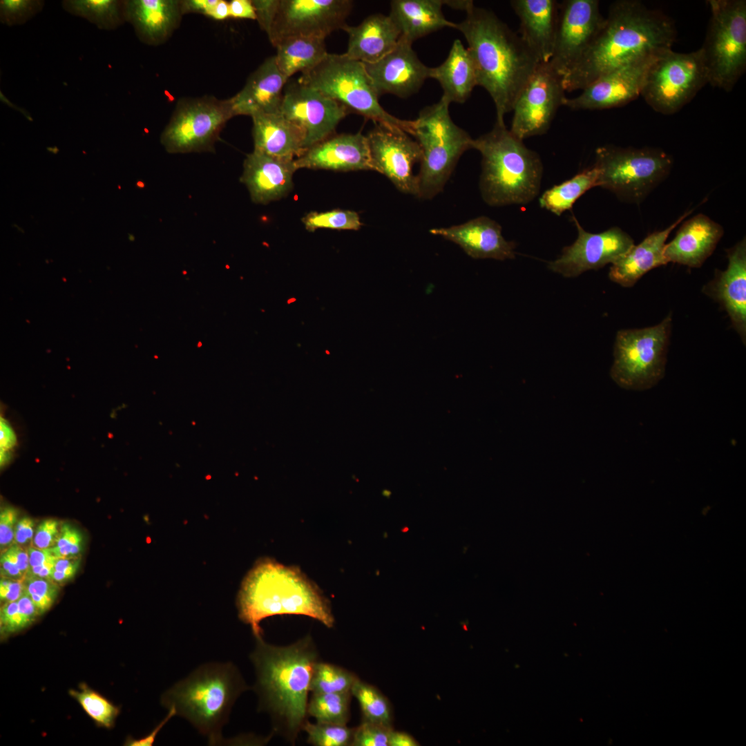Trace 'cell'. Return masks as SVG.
Masks as SVG:
<instances>
[{
  "instance_id": "51",
  "label": "cell",
  "mask_w": 746,
  "mask_h": 746,
  "mask_svg": "<svg viewBox=\"0 0 746 746\" xmlns=\"http://www.w3.org/2000/svg\"><path fill=\"white\" fill-rule=\"evenodd\" d=\"M59 522L54 519L42 521L35 529L33 546L38 548H50L57 542L60 530Z\"/></svg>"
},
{
  "instance_id": "59",
  "label": "cell",
  "mask_w": 746,
  "mask_h": 746,
  "mask_svg": "<svg viewBox=\"0 0 746 746\" xmlns=\"http://www.w3.org/2000/svg\"><path fill=\"white\" fill-rule=\"evenodd\" d=\"M1 575L14 580L24 579V575L20 570L17 563L7 549H4L1 555Z\"/></svg>"
},
{
  "instance_id": "26",
  "label": "cell",
  "mask_w": 746,
  "mask_h": 746,
  "mask_svg": "<svg viewBox=\"0 0 746 746\" xmlns=\"http://www.w3.org/2000/svg\"><path fill=\"white\" fill-rule=\"evenodd\" d=\"M288 80L279 70L275 55L267 58L250 75L244 87L229 99L234 116L280 112Z\"/></svg>"
},
{
  "instance_id": "5",
  "label": "cell",
  "mask_w": 746,
  "mask_h": 746,
  "mask_svg": "<svg viewBox=\"0 0 746 746\" xmlns=\"http://www.w3.org/2000/svg\"><path fill=\"white\" fill-rule=\"evenodd\" d=\"M481 155L480 191L492 207L526 204L539 194L543 164L539 155L514 136L505 123L473 140Z\"/></svg>"
},
{
  "instance_id": "41",
  "label": "cell",
  "mask_w": 746,
  "mask_h": 746,
  "mask_svg": "<svg viewBox=\"0 0 746 746\" xmlns=\"http://www.w3.org/2000/svg\"><path fill=\"white\" fill-rule=\"evenodd\" d=\"M79 690L70 689L69 694L81 705L84 711L99 726L110 728L114 725L119 709L86 684Z\"/></svg>"
},
{
  "instance_id": "56",
  "label": "cell",
  "mask_w": 746,
  "mask_h": 746,
  "mask_svg": "<svg viewBox=\"0 0 746 746\" xmlns=\"http://www.w3.org/2000/svg\"><path fill=\"white\" fill-rule=\"evenodd\" d=\"M35 520L30 517H23L17 522L15 533V542L17 544H28L35 535Z\"/></svg>"
},
{
  "instance_id": "60",
  "label": "cell",
  "mask_w": 746,
  "mask_h": 746,
  "mask_svg": "<svg viewBox=\"0 0 746 746\" xmlns=\"http://www.w3.org/2000/svg\"><path fill=\"white\" fill-rule=\"evenodd\" d=\"M419 743L410 734L392 729L390 731L388 746H418Z\"/></svg>"
},
{
  "instance_id": "33",
  "label": "cell",
  "mask_w": 746,
  "mask_h": 746,
  "mask_svg": "<svg viewBox=\"0 0 746 746\" xmlns=\"http://www.w3.org/2000/svg\"><path fill=\"white\" fill-rule=\"evenodd\" d=\"M442 0H393L389 17L401 32V38L413 44L416 40L456 23L444 17Z\"/></svg>"
},
{
  "instance_id": "13",
  "label": "cell",
  "mask_w": 746,
  "mask_h": 746,
  "mask_svg": "<svg viewBox=\"0 0 746 746\" xmlns=\"http://www.w3.org/2000/svg\"><path fill=\"white\" fill-rule=\"evenodd\" d=\"M233 117L229 99H182L161 134V144L169 153L213 151L220 132Z\"/></svg>"
},
{
  "instance_id": "3",
  "label": "cell",
  "mask_w": 746,
  "mask_h": 746,
  "mask_svg": "<svg viewBox=\"0 0 746 746\" xmlns=\"http://www.w3.org/2000/svg\"><path fill=\"white\" fill-rule=\"evenodd\" d=\"M255 639L250 658L259 709L271 716L276 731L294 743L306 721L316 647L309 636L285 647L270 644L262 636Z\"/></svg>"
},
{
  "instance_id": "30",
  "label": "cell",
  "mask_w": 746,
  "mask_h": 746,
  "mask_svg": "<svg viewBox=\"0 0 746 746\" xmlns=\"http://www.w3.org/2000/svg\"><path fill=\"white\" fill-rule=\"evenodd\" d=\"M182 15L181 1H124L125 21L133 26L140 40L149 45L164 42L180 25Z\"/></svg>"
},
{
  "instance_id": "47",
  "label": "cell",
  "mask_w": 746,
  "mask_h": 746,
  "mask_svg": "<svg viewBox=\"0 0 746 746\" xmlns=\"http://www.w3.org/2000/svg\"><path fill=\"white\" fill-rule=\"evenodd\" d=\"M392 727L367 721H363L354 728L350 745L353 746H388V738Z\"/></svg>"
},
{
  "instance_id": "39",
  "label": "cell",
  "mask_w": 746,
  "mask_h": 746,
  "mask_svg": "<svg viewBox=\"0 0 746 746\" xmlns=\"http://www.w3.org/2000/svg\"><path fill=\"white\" fill-rule=\"evenodd\" d=\"M351 696V692L312 694L307 704V714L316 722L347 725Z\"/></svg>"
},
{
  "instance_id": "27",
  "label": "cell",
  "mask_w": 746,
  "mask_h": 746,
  "mask_svg": "<svg viewBox=\"0 0 746 746\" xmlns=\"http://www.w3.org/2000/svg\"><path fill=\"white\" fill-rule=\"evenodd\" d=\"M510 6L519 20V36L539 62L553 55L557 34L560 3L555 0H512Z\"/></svg>"
},
{
  "instance_id": "8",
  "label": "cell",
  "mask_w": 746,
  "mask_h": 746,
  "mask_svg": "<svg viewBox=\"0 0 746 746\" xmlns=\"http://www.w3.org/2000/svg\"><path fill=\"white\" fill-rule=\"evenodd\" d=\"M449 105L441 97L414 120L412 135L422 152L417 175L420 198L430 199L441 192L461 155L472 149L473 139L452 120Z\"/></svg>"
},
{
  "instance_id": "19",
  "label": "cell",
  "mask_w": 746,
  "mask_h": 746,
  "mask_svg": "<svg viewBox=\"0 0 746 746\" xmlns=\"http://www.w3.org/2000/svg\"><path fill=\"white\" fill-rule=\"evenodd\" d=\"M375 124L366 135L372 170L386 176L400 191L417 197L412 168L422 159L419 144L403 131Z\"/></svg>"
},
{
  "instance_id": "6",
  "label": "cell",
  "mask_w": 746,
  "mask_h": 746,
  "mask_svg": "<svg viewBox=\"0 0 746 746\" xmlns=\"http://www.w3.org/2000/svg\"><path fill=\"white\" fill-rule=\"evenodd\" d=\"M247 689L231 662H207L169 688L161 703L167 709L173 708L176 716L188 720L215 745L224 742L222 728L236 699Z\"/></svg>"
},
{
  "instance_id": "1",
  "label": "cell",
  "mask_w": 746,
  "mask_h": 746,
  "mask_svg": "<svg viewBox=\"0 0 746 746\" xmlns=\"http://www.w3.org/2000/svg\"><path fill=\"white\" fill-rule=\"evenodd\" d=\"M675 25L668 16L638 0L613 2L586 51L563 75L566 92L582 90L626 64L672 49Z\"/></svg>"
},
{
  "instance_id": "55",
  "label": "cell",
  "mask_w": 746,
  "mask_h": 746,
  "mask_svg": "<svg viewBox=\"0 0 746 746\" xmlns=\"http://www.w3.org/2000/svg\"><path fill=\"white\" fill-rule=\"evenodd\" d=\"M218 0H184L181 1L183 15L188 13L202 14L211 17Z\"/></svg>"
},
{
  "instance_id": "15",
  "label": "cell",
  "mask_w": 746,
  "mask_h": 746,
  "mask_svg": "<svg viewBox=\"0 0 746 746\" xmlns=\"http://www.w3.org/2000/svg\"><path fill=\"white\" fill-rule=\"evenodd\" d=\"M352 6L350 0H280L269 39L275 47L292 37L326 38L343 28Z\"/></svg>"
},
{
  "instance_id": "52",
  "label": "cell",
  "mask_w": 746,
  "mask_h": 746,
  "mask_svg": "<svg viewBox=\"0 0 746 746\" xmlns=\"http://www.w3.org/2000/svg\"><path fill=\"white\" fill-rule=\"evenodd\" d=\"M19 512L12 506H6L0 513V545L1 549L12 546L15 542Z\"/></svg>"
},
{
  "instance_id": "12",
  "label": "cell",
  "mask_w": 746,
  "mask_h": 746,
  "mask_svg": "<svg viewBox=\"0 0 746 746\" xmlns=\"http://www.w3.org/2000/svg\"><path fill=\"white\" fill-rule=\"evenodd\" d=\"M708 83L701 48L686 53L669 49L660 53L649 69L640 96L653 111L672 115Z\"/></svg>"
},
{
  "instance_id": "58",
  "label": "cell",
  "mask_w": 746,
  "mask_h": 746,
  "mask_svg": "<svg viewBox=\"0 0 746 746\" xmlns=\"http://www.w3.org/2000/svg\"><path fill=\"white\" fill-rule=\"evenodd\" d=\"M176 716L175 711L173 708L168 709V713L164 718L160 722V723L153 729V730L145 737L140 739H135L133 738H128L125 742V745L129 746H151L153 745L157 735L162 727L173 717Z\"/></svg>"
},
{
  "instance_id": "14",
  "label": "cell",
  "mask_w": 746,
  "mask_h": 746,
  "mask_svg": "<svg viewBox=\"0 0 746 746\" xmlns=\"http://www.w3.org/2000/svg\"><path fill=\"white\" fill-rule=\"evenodd\" d=\"M565 93L562 76L548 61L539 63L515 102L510 131L521 140L545 134Z\"/></svg>"
},
{
  "instance_id": "4",
  "label": "cell",
  "mask_w": 746,
  "mask_h": 746,
  "mask_svg": "<svg viewBox=\"0 0 746 746\" xmlns=\"http://www.w3.org/2000/svg\"><path fill=\"white\" fill-rule=\"evenodd\" d=\"M240 620L262 636L260 622L278 615L311 617L332 628L330 604L314 582L298 568L271 559L258 561L242 582L237 597Z\"/></svg>"
},
{
  "instance_id": "61",
  "label": "cell",
  "mask_w": 746,
  "mask_h": 746,
  "mask_svg": "<svg viewBox=\"0 0 746 746\" xmlns=\"http://www.w3.org/2000/svg\"><path fill=\"white\" fill-rule=\"evenodd\" d=\"M230 17L229 2L218 0L211 15L215 20H224Z\"/></svg>"
},
{
  "instance_id": "53",
  "label": "cell",
  "mask_w": 746,
  "mask_h": 746,
  "mask_svg": "<svg viewBox=\"0 0 746 746\" xmlns=\"http://www.w3.org/2000/svg\"><path fill=\"white\" fill-rule=\"evenodd\" d=\"M1 466L6 465L11 459L12 452L17 444L15 433L10 423L1 418Z\"/></svg>"
},
{
  "instance_id": "29",
  "label": "cell",
  "mask_w": 746,
  "mask_h": 746,
  "mask_svg": "<svg viewBox=\"0 0 746 746\" xmlns=\"http://www.w3.org/2000/svg\"><path fill=\"white\" fill-rule=\"evenodd\" d=\"M348 35L349 59L363 64H374L397 46L401 32L389 15L372 14L357 26L345 24L341 28Z\"/></svg>"
},
{
  "instance_id": "24",
  "label": "cell",
  "mask_w": 746,
  "mask_h": 746,
  "mask_svg": "<svg viewBox=\"0 0 746 746\" xmlns=\"http://www.w3.org/2000/svg\"><path fill=\"white\" fill-rule=\"evenodd\" d=\"M430 232L458 245L472 258L504 260L515 256L516 244L506 240L500 224L486 216L449 227L431 229Z\"/></svg>"
},
{
  "instance_id": "57",
  "label": "cell",
  "mask_w": 746,
  "mask_h": 746,
  "mask_svg": "<svg viewBox=\"0 0 746 746\" xmlns=\"http://www.w3.org/2000/svg\"><path fill=\"white\" fill-rule=\"evenodd\" d=\"M230 17L256 20L252 0H231L229 2Z\"/></svg>"
},
{
  "instance_id": "49",
  "label": "cell",
  "mask_w": 746,
  "mask_h": 746,
  "mask_svg": "<svg viewBox=\"0 0 746 746\" xmlns=\"http://www.w3.org/2000/svg\"><path fill=\"white\" fill-rule=\"evenodd\" d=\"M32 622L20 610L17 600L4 603L1 608L0 626L1 638L17 633Z\"/></svg>"
},
{
  "instance_id": "40",
  "label": "cell",
  "mask_w": 746,
  "mask_h": 746,
  "mask_svg": "<svg viewBox=\"0 0 746 746\" xmlns=\"http://www.w3.org/2000/svg\"><path fill=\"white\" fill-rule=\"evenodd\" d=\"M358 678L341 667L317 661L314 667L309 685L312 694L347 693Z\"/></svg>"
},
{
  "instance_id": "34",
  "label": "cell",
  "mask_w": 746,
  "mask_h": 746,
  "mask_svg": "<svg viewBox=\"0 0 746 746\" xmlns=\"http://www.w3.org/2000/svg\"><path fill=\"white\" fill-rule=\"evenodd\" d=\"M429 77L439 83L443 91L442 97L449 104L465 102L477 86L473 60L459 39L454 41L441 64L430 68Z\"/></svg>"
},
{
  "instance_id": "2",
  "label": "cell",
  "mask_w": 746,
  "mask_h": 746,
  "mask_svg": "<svg viewBox=\"0 0 746 746\" xmlns=\"http://www.w3.org/2000/svg\"><path fill=\"white\" fill-rule=\"evenodd\" d=\"M466 17L456 23L464 36L474 62L477 86L491 97L496 109V122L504 123L513 111L521 90L539 61L524 43L495 13L477 7L472 2Z\"/></svg>"
},
{
  "instance_id": "50",
  "label": "cell",
  "mask_w": 746,
  "mask_h": 746,
  "mask_svg": "<svg viewBox=\"0 0 746 746\" xmlns=\"http://www.w3.org/2000/svg\"><path fill=\"white\" fill-rule=\"evenodd\" d=\"M280 0H252L256 21L267 36L271 33L276 17Z\"/></svg>"
},
{
  "instance_id": "9",
  "label": "cell",
  "mask_w": 746,
  "mask_h": 746,
  "mask_svg": "<svg viewBox=\"0 0 746 746\" xmlns=\"http://www.w3.org/2000/svg\"><path fill=\"white\" fill-rule=\"evenodd\" d=\"M670 155L660 149L598 147L593 166L597 186L613 193L620 200L640 203L669 174Z\"/></svg>"
},
{
  "instance_id": "7",
  "label": "cell",
  "mask_w": 746,
  "mask_h": 746,
  "mask_svg": "<svg viewBox=\"0 0 746 746\" xmlns=\"http://www.w3.org/2000/svg\"><path fill=\"white\" fill-rule=\"evenodd\" d=\"M298 80L336 101L348 111L375 124L413 135L414 120L401 119L387 112L363 63L345 55L328 53L315 68Z\"/></svg>"
},
{
  "instance_id": "22",
  "label": "cell",
  "mask_w": 746,
  "mask_h": 746,
  "mask_svg": "<svg viewBox=\"0 0 746 746\" xmlns=\"http://www.w3.org/2000/svg\"><path fill=\"white\" fill-rule=\"evenodd\" d=\"M728 265L716 269L703 293L718 302L729 315L732 326L745 343L746 338V241L743 238L726 250Z\"/></svg>"
},
{
  "instance_id": "44",
  "label": "cell",
  "mask_w": 746,
  "mask_h": 746,
  "mask_svg": "<svg viewBox=\"0 0 746 746\" xmlns=\"http://www.w3.org/2000/svg\"><path fill=\"white\" fill-rule=\"evenodd\" d=\"M44 1L1 0L0 21L8 26L21 25L41 12Z\"/></svg>"
},
{
  "instance_id": "21",
  "label": "cell",
  "mask_w": 746,
  "mask_h": 746,
  "mask_svg": "<svg viewBox=\"0 0 746 746\" xmlns=\"http://www.w3.org/2000/svg\"><path fill=\"white\" fill-rule=\"evenodd\" d=\"M412 44L400 38L396 48L374 64H364L379 96L405 98L417 93L430 78V68L418 57Z\"/></svg>"
},
{
  "instance_id": "20",
  "label": "cell",
  "mask_w": 746,
  "mask_h": 746,
  "mask_svg": "<svg viewBox=\"0 0 746 746\" xmlns=\"http://www.w3.org/2000/svg\"><path fill=\"white\" fill-rule=\"evenodd\" d=\"M660 54L638 59L600 77L579 95L566 97L563 106L574 111H594L631 102L641 95L647 72Z\"/></svg>"
},
{
  "instance_id": "37",
  "label": "cell",
  "mask_w": 746,
  "mask_h": 746,
  "mask_svg": "<svg viewBox=\"0 0 746 746\" xmlns=\"http://www.w3.org/2000/svg\"><path fill=\"white\" fill-rule=\"evenodd\" d=\"M61 5L68 13L86 19L101 30H115L125 21L124 1L64 0Z\"/></svg>"
},
{
  "instance_id": "28",
  "label": "cell",
  "mask_w": 746,
  "mask_h": 746,
  "mask_svg": "<svg viewBox=\"0 0 746 746\" xmlns=\"http://www.w3.org/2000/svg\"><path fill=\"white\" fill-rule=\"evenodd\" d=\"M723 234L720 224L705 214H697L685 221L673 239L666 244L664 258L667 263L700 267L712 254Z\"/></svg>"
},
{
  "instance_id": "31",
  "label": "cell",
  "mask_w": 746,
  "mask_h": 746,
  "mask_svg": "<svg viewBox=\"0 0 746 746\" xmlns=\"http://www.w3.org/2000/svg\"><path fill=\"white\" fill-rule=\"evenodd\" d=\"M692 211L693 209L687 211L666 229L654 231L639 245H634L612 263L609 278L622 287H631L648 271L667 265L664 256L666 241L672 230Z\"/></svg>"
},
{
  "instance_id": "11",
  "label": "cell",
  "mask_w": 746,
  "mask_h": 746,
  "mask_svg": "<svg viewBox=\"0 0 746 746\" xmlns=\"http://www.w3.org/2000/svg\"><path fill=\"white\" fill-rule=\"evenodd\" d=\"M671 322L669 314L656 325L617 333L610 371L615 383L626 390L642 391L664 377Z\"/></svg>"
},
{
  "instance_id": "18",
  "label": "cell",
  "mask_w": 746,
  "mask_h": 746,
  "mask_svg": "<svg viewBox=\"0 0 746 746\" xmlns=\"http://www.w3.org/2000/svg\"><path fill=\"white\" fill-rule=\"evenodd\" d=\"M605 18L597 0H565L560 3L554 50L548 61L562 77L591 44Z\"/></svg>"
},
{
  "instance_id": "54",
  "label": "cell",
  "mask_w": 746,
  "mask_h": 746,
  "mask_svg": "<svg viewBox=\"0 0 746 746\" xmlns=\"http://www.w3.org/2000/svg\"><path fill=\"white\" fill-rule=\"evenodd\" d=\"M24 592L23 579H3L0 582V599L4 603L18 600Z\"/></svg>"
},
{
  "instance_id": "45",
  "label": "cell",
  "mask_w": 746,
  "mask_h": 746,
  "mask_svg": "<svg viewBox=\"0 0 746 746\" xmlns=\"http://www.w3.org/2000/svg\"><path fill=\"white\" fill-rule=\"evenodd\" d=\"M23 584L39 615L51 608L59 594L57 584L48 579L28 577L23 579Z\"/></svg>"
},
{
  "instance_id": "38",
  "label": "cell",
  "mask_w": 746,
  "mask_h": 746,
  "mask_svg": "<svg viewBox=\"0 0 746 746\" xmlns=\"http://www.w3.org/2000/svg\"><path fill=\"white\" fill-rule=\"evenodd\" d=\"M351 694L360 705L363 721L392 727L390 703L377 688L358 678L351 689Z\"/></svg>"
},
{
  "instance_id": "36",
  "label": "cell",
  "mask_w": 746,
  "mask_h": 746,
  "mask_svg": "<svg viewBox=\"0 0 746 746\" xmlns=\"http://www.w3.org/2000/svg\"><path fill=\"white\" fill-rule=\"evenodd\" d=\"M597 170L593 166L573 178L547 189L539 198V204L551 213L561 216L572 208L584 193L597 186Z\"/></svg>"
},
{
  "instance_id": "43",
  "label": "cell",
  "mask_w": 746,
  "mask_h": 746,
  "mask_svg": "<svg viewBox=\"0 0 746 746\" xmlns=\"http://www.w3.org/2000/svg\"><path fill=\"white\" fill-rule=\"evenodd\" d=\"M302 730L307 734V742L315 746L350 745L354 729L346 725L305 721Z\"/></svg>"
},
{
  "instance_id": "25",
  "label": "cell",
  "mask_w": 746,
  "mask_h": 746,
  "mask_svg": "<svg viewBox=\"0 0 746 746\" xmlns=\"http://www.w3.org/2000/svg\"><path fill=\"white\" fill-rule=\"evenodd\" d=\"M294 160L272 157L254 150L243 162L240 182L256 204H267L286 196L293 186Z\"/></svg>"
},
{
  "instance_id": "48",
  "label": "cell",
  "mask_w": 746,
  "mask_h": 746,
  "mask_svg": "<svg viewBox=\"0 0 746 746\" xmlns=\"http://www.w3.org/2000/svg\"><path fill=\"white\" fill-rule=\"evenodd\" d=\"M27 551L29 556V568L26 575L50 580L57 558L52 554L50 548L41 549L32 546H30Z\"/></svg>"
},
{
  "instance_id": "62",
  "label": "cell",
  "mask_w": 746,
  "mask_h": 746,
  "mask_svg": "<svg viewBox=\"0 0 746 746\" xmlns=\"http://www.w3.org/2000/svg\"><path fill=\"white\" fill-rule=\"evenodd\" d=\"M47 149H48V151H50L51 153H57L58 152V151H59L57 147H55V146L53 147V148L52 147H48Z\"/></svg>"
},
{
  "instance_id": "16",
  "label": "cell",
  "mask_w": 746,
  "mask_h": 746,
  "mask_svg": "<svg viewBox=\"0 0 746 746\" xmlns=\"http://www.w3.org/2000/svg\"><path fill=\"white\" fill-rule=\"evenodd\" d=\"M280 112L302 130L305 149L334 135L349 113L336 101L298 79L287 81Z\"/></svg>"
},
{
  "instance_id": "42",
  "label": "cell",
  "mask_w": 746,
  "mask_h": 746,
  "mask_svg": "<svg viewBox=\"0 0 746 746\" xmlns=\"http://www.w3.org/2000/svg\"><path fill=\"white\" fill-rule=\"evenodd\" d=\"M302 222L309 231L321 228L358 230L363 224L356 212L340 209L324 212H310L302 218Z\"/></svg>"
},
{
  "instance_id": "46",
  "label": "cell",
  "mask_w": 746,
  "mask_h": 746,
  "mask_svg": "<svg viewBox=\"0 0 746 746\" xmlns=\"http://www.w3.org/2000/svg\"><path fill=\"white\" fill-rule=\"evenodd\" d=\"M83 543L82 533L75 526L64 524L61 526L57 542L50 550L57 557L74 558L81 553Z\"/></svg>"
},
{
  "instance_id": "10",
  "label": "cell",
  "mask_w": 746,
  "mask_h": 746,
  "mask_svg": "<svg viewBox=\"0 0 746 746\" xmlns=\"http://www.w3.org/2000/svg\"><path fill=\"white\" fill-rule=\"evenodd\" d=\"M707 2L711 16L700 48L709 84L728 92L746 70V1Z\"/></svg>"
},
{
  "instance_id": "32",
  "label": "cell",
  "mask_w": 746,
  "mask_h": 746,
  "mask_svg": "<svg viewBox=\"0 0 746 746\" xmlns=\"http://www.w3.org/2000/svg\"><path fill=\"white\" fill-rule=\"evenodd\" d=\"M251 118L254 150L291 160L306 150L302 130L280 112L257 114Z\"/></svg>"
},
{
  "instance_id": "17",
  "label": "cell",
  "mask_w": 746,
  "mask_h": 746,
  "mask_svg": "<svg viewBox=\"0 0 746 746\" xmlns=\"http://www.w3.org/2000/svg\"><path fill=\"white\" fill-rule=\"evenodd\" d=\"M572 219L577 230V239L548 265L550 270L564 277H576L612 264L635 245L633 239L618 227L593 233L586 231L574 216Z\"/></svg>"
},
{
  "instance_id": "35",
  "label": "cell",
  "mask_w": 746,
  "mask_h": 746,
  "mask_svg": "<svg viewBox=\"0 0 746 746\" xmlns=\"http://www.w3.org/2000/svg\"><path fill=\"white\" fill-rule=\"evenodd\" d=\"M275 55L277 66L288 79L297 73H305L318 66L327 55L325 38L297 36L278 42Z\"/></svg>"
},
{
  "instance_id": "23",
  "label": "cell",
  "mask_w": 746,
  "mask_h": 746,
  "mask_svg": "<svg viewBox=\"0 0 746 746\" xmlns=\"http://www.w3.org/2000/svg\"><path fill=\"white\" fill-rule=\"evenodd\" d=\"M294 164L296 170H372L367 139L361 132L332 135L307 149Z\"/></svg>"
}]
</instances>
